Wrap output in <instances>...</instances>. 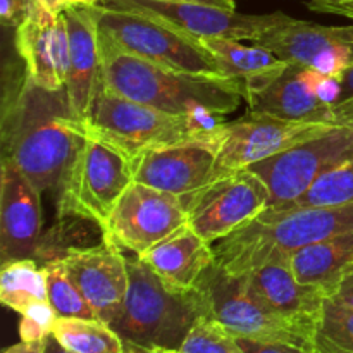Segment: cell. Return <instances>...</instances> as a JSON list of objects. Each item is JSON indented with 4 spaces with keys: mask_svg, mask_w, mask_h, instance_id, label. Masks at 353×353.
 <instances>
[{
    "mask_svg": "<svg viewBox=\"0 0 353 353\" xmlns=\"http://www.w3.org/2000/svg\"><path fill=\"white\" fill-rule=\"evenodd\" d=\"M85 137L69 112L65 90L50 92L26 76L3 107L2 159L12 162L40 193L59 188Z\"/></svg>",
    "mask_w": 353,
    "mask_h": 353,
    "instance_id": "1",
    "label": "cell"
},
{
    "mask_svg": "<svg viewBox=\"0 0 353 353\" xmlns=\"http://www.w3.org/2000/svg\"><path fill=\"white\" fill-rule=\"evenodd\" d=\"M100 52L107 88L164 112L219 123V117L233 114L245 99L243 85L236 79L162 68L121 50L102 34Z\"/></svg>",
    "mask_w": 353,
    "mask_h": 353,
    "instance_id": "2",
    "label": "cell"
},
{
    "mask_svg": "<svg viewBox=\"0 0 353 353\" xmlns=\"http://www.w3.org/2000/svg\"><path fill=\"white\" fill-rule=\"evenodd\" d=\"M353 231V203L341 207L268 209L219 240L216 262L233 276H247L261 265L288 261L296 250Z\"/></svg>",
    "mask_w": 353,
    "mask_h": 353,
    "instance_id": "3",
    "label": "cell"
},
{
    "mask_svg": "<svg viewBox=\"0 0 353 353\" xmlns=\"http://www.w3.org/2000/svg\"><path fill=\"white\" fill-rule=\"evenodd\" d=\"M128 293L112 330L130 347L179 350L200 317H207L199 290L178 292L165 285L140 257H126Z\"/></svg>",
    "mask_w": 353,
    "mask_h": 353,
    "instance_id": "4",
    "label": "cell"
},
{
    "mask_svg": "<svg viewBox=\"0 0 353 353\" xmlns=\"http://www.w3.org/2000/svg\"><path fill=\"white\" fill-rule=\"evenodd\" d=\"M216 124L134 102L114 93L100 79L92 109L81 126L86 133L109 141L137 159L145 152L203 134Z\"/></svg>",
    "mask_w": 353,
    "mask_h": 353,
    "instance_id": "5",
    "label": "cell"
},
{
    "mask_svg": "<svg viewBox=\"0 0 353 353\" xmlns=\"http://www.w3.org/2000/svg\"><path fill=\"white\" fill-rule=\"evenodd\" d=\"M133 181L134 159L86 133L59 185V217H76L102 228Z\"/></svg>",
    "mask_w": 353,
    "mask_h": 353,
    "instance_id": "6",
    "label": "cell"
},
{
    "mask_svg": "<svg viewBox=\"0 0 353 353\" xmlns=\"http://www.w3.org/2000/svg\"><path fill=\"white\" fill-rule=\"evenodd\" d=\"M92 9L100 34L121 50L174 71L224 76L214 55L196 38L133 10L100 3Z\"/></svg>",
    "mask_w": 353,
    "mask_h": 353,
    "instance_id": "7",
    "label": "cell"
},
{
    "mask_svg": "<svg viewBox=\"0 0 353 353\" xmlns=\"http://www.w3.org/2000/svg\"><path fill=\"white\" fill-rule=\"evenodd\" d=\"M207 317L223 324L234 336L283 341L316 350V326L288 319L250 295L241 276L228 274L214 262L196 285Z\"/></svg>",
    "mask_w": 353,
    "mask_h": 353,
    "instance_id": "8",
    "label": "cell"
},
{
    "mask_svg": "<svg viewBox=\"0 0 353 353\" xmlns=\"http://www.w3.org/2000/svg\"><path fill=\"white\" fill-rule=\"evenodd\" d=\"M353 157V128L333 124L272 157L248 165L269 190V207L281 209L296 202L330 169Z\"/></svg>",
    "mask_w": 353,
    "mask_h": 353,
    "instance_id": "9",
    "label": "cell"
},
{
    "mask_svg": "<svg viewBox=\"0 0 353 353\" xmlns=\"http://www.w3.org/2000/svg\"><path fill=\"white\" fill-rule=\"evenodd\" d=\"M188 224L209 243L230 236L269 207V190L250 169L217 174L183 196Z\"/></svg>",
    "mask_w": 353,
    "mask_h": 353,
    "instance_id": "10",
    "label": "cell"
},
{
    "mask_svg": "<svg viewBox=\"0 0 353 353\" xmlns=\"http://www.w3.org/2000/svg\"><path fill=\"white\" fill-rule=\"evenodd\" d=\"M185 224L188 214L183 196L133 181L100 233L105 243L140 257Z\"/></svg>",
    "mask_w": 353,
    "mask_h": 353,
    "instance_id": "11",
    "label": "cell"
},
{
    "mask_svg": "<svg viewBox=\"0 0 353 353\" xmlns=\"http://www.w3.org/2000/svg\"><path fill=\"white\" fill-rule=\"evenodd\" d=\"M330 123H296L248 110L240 119L217 123V174L247 169L323 133Z\"/></svg>",
    "mask_w": 353,
    "mask_h": 353,
    "instance_id": "12",
    "label": "cell"
},
{
    "mask_svg": "<svg viewBox=\"0 0 353 353\" xmlns=\"http://www.w3.org/2000/svg\"><path fill=\"white\" fill-rule=\"evenodd\" d=\"M100 6L110 9L133 10L155 17L190 37L202 38H233V40L254 41L276 23L285 19L286 14H241L238 10L183 0H103Z\"/></svg>",
    "mask_w": 353,
    "mask_h": 353,
    "instance_id": "13",
    "label": "cell"
},
{
    "mask_svg": "<svg viewBox=\"0 0 353 353\" xmlns=\"http://www.w3.org/2000/svg\"><path fill=\"white\" fill-rule=\"evenodd\" d=\"M254 43L269 48L290 65L316 69L338 79L353 64V24L324 26L285 16Z\"/></svg>",
    "mask_w": 353,
    "mask_h": 353,
    "instance_id": "14",
    "label": "cell"
},
{
    "mask_svg": "<svg viewBox=\"0 0 353 353\" xmlns=\"http://www.w3.org/2000/svg\"><path fill=\"white\" fill-rule=\"evenodd\" d=\"M216 126L134 159V181L178 196L202 188L217 176Z\"/></svg>",
    "mask_w": 353,
    "mask_h": 353,
    "instance_id": "15",
    "label": "cell"
},
{
    "mask_svg": "<svg viewBox=\"0 0 353 353\" xmlns=\"http://www.w3.org/2000/svg\"><path fill=\"white\" fill-rule=\"evenodd\" d=\"M62 259L97 319L112 326L123 312L130 283L126 255L102 241V245L69 248Z\"/></svg>",
    "mask_w": 353,
    "mask_h": 353,
    "instance_id": "16",
    "label": "cell"
},
{
    "mask_svg": "<svg viewBox=\"0 0 353 353\" xmlns=\"http://www.w3.org/2000/svg\"><path fill=\"white\" fill-rule=\"evenodd\" d=\"M41 193L10 161L0 168V255L2 262L34 259L41 243Z\"/></svg>",
    "mask_w": 353,
    "mask_h": 353,
    "instance_id": "17",
    "label": "cell"
},
{
    "mask_svg": "<svg viewBox=\"0 0 353 353\" xmlns=\"http://www.w3.org/2000/svg\"><path fill=\"white\" fill-rule=\"evenodd\" d=\"M16 48L26 76L50 92L65 90L69 72V34L64 14H54L33 3L30 14L16 28Z\"/></svg>",
    "mask_w": 353,
    "mask_h": 353,
    "instance_id": "18",
    "label": "cell"
},
{
    "mask_svg": "<svg viewBox=\"0 0 353 353\" xmlns=\"http://www.w3.org/2000/svg\"><path fill=\"white\" fill-rule=\"evenodd\" d=\"M69 34V72L65 97L71 116L83 124L92 109L102 79L100 31L92 6H71L62 10Z\"/></svg>",
    "mask_w": 353,
    "mask_h": 353,
    "instance_id": "19",
    "label": "cell"
},
{
    "mask_svg": "<svg viewBox=\"0 0 353 353\" xmlns=\"http://www.w3.org/2000/svg\"><path fill=\"white\" fill-rule=\"evenodd\" d=\"M241 278L250 295L272 312L317 327L327 295L296 279L290 261L269 262Z\"/></svg>",
    "mask_w": 353,
    "mask_h": 353,
    "instance_id": "20",
    "label": "cell"
},
{
    "mask_svg": "<svg viewBox=\"0 0 353 353\" xmlns=\"http://www.w3.org/2000/svg\"><path fill=\"white\" fill-rule=\"evenodd\" d=\"M140 259L168 286L178 292H192L216 262V254L212 243L203 240L190 224H185Z\"/></svg>",
    "mask_w": 353,
    "mask_h": 353,
    "instance_id": "21",
    "label": "cell"
},
{
    "mask_svg": "<svg viewBox=\"0 0 353 353\" xmlns=\"http://www.w3.org/2000/svg\"><path fill=\"white\" fill-rule=\"evenodd\" d=\"M245 100L252 112L268 114L296 123L334 124L333 107L321 102L312 90L309 68L288 65L276 81L261 92L252 93Z\"/></svg>",
    "mask_w": 353,
    "mask_h": 353,
    "instance_id": "22",
    "label": "cell"
},
{
    "mask_svg": "<svg viewBox=\"0 0 353 353\" xmlns=\"http://www.w3.org/2000/svg\"><path fill=\"white\" fill-rule=\"evenodd\" d=\"M200 41L214 55L221 72L243 85L245 99L276 81L290 65L257 43L243 45L233 38H202Z\"/></svg>",
    "mask_w": 353,
    "mask_h": 353,
    "instance_id": "23",
    "label": "cell"
},
{
    "mask_svg": "<svg viewBox=\"0 0 353 353\" xmlns=\"http://www.w3.org/2000/svg\"><path fill=\"white\" fill-rule=\"evenodd\" d=\"M288 261L296 279L331 296L353 271V231L300 248Z\"/></svg>",
    "mask_w": 353,
    "mask_h": 353,
    "instance_id": "24",
    "label": "cell"
},
{
    "mask_svg": "<svg viewBox=\"0 0 353 353\" xmlns=\"http://www.w3.org/2000/svg\"><path fill=\"white\" fill-rule=\"evenodd\" d=\"M48 300L47 272L34 259H17L2 264L0 302L10 310L23 314L28 307Z\"/></svg>",
    "mask_w": 353,
    "mask_h": 353,
    "instance_id": "25",
    "label": "cell"
},
{
    "mask_svg": "<svg viewBox=\"0 0 353 353\" xmlns=\"http://www.w3.org/2000/svg\"><path fill=\"white\" fill-rule=\"evenodd\" d=\"M52 336L72 353H124L126 343L107 323L83 317H57Z\"/></svg>",
    "mask_w": 353,
    "mask_h": 353,
    "instance_id": "26",
    "label": "cell"
},
{
    "mask_svg": "<svg viewBox=\"0 0 353 353\" xmlns=\"http://www.w3.org/2000/svg\"><path fill=\"white\" fill-rule=\"evenodd\" d=\"M47 272L48 302L54 307L59 317H83V319H97L95 312L86 302L85 295L72 279L64 259L57 257L43 265Z\"/></svg>",
    "mask_w": 353,
    "mask_h": 353,
    "instance_id": "27",
    "label": "cell"
},
{
    "mask_svg": "<svg viewBox=\"0 0 353 353\" xmlns=\"http://www.w3.org/2000/svg\"><path fill=\"white\" fill-rule=\"evenodd\" d=\"M317 353H353V307L327 296L316 331Z\"/></svg>",
    "mask_w": 353,
    "mask_h": 353,
    "instance_id": "28",
    "label": "cell"
},
{
    "mask_svg": "<svg viewBox=\"0 0 353 353\" xmlns=\"http://www.w3.org/2000/svg\"><path fill=\"white\" fill-rule=\"evenodd\" d=\"M353 203V157L324 172L290 207H341Z\"/></svg>",
    "mask_w": 353,
    "mask_h": 353,
    "instance_id": "29",
    "label": "cell"
},
{
    "mask_svg": "<svg viewBox=\"0 0 353 353\" xmlns=\"http://www.w3.org/2000/svg\"><path fill=\"white\" fill-rule=\"evenodd\" d=\"M181 353H245L236 336L210 317H200L183 341Z\"/></svg>",
    "mask_w": 353,
    "mask_h": 353,
    "instance_id": "30",
    "label": "cell"
},
{
    "mask_svg": "<svg viewBox=\"0 0 353 353\" xmlns=\"http://www.w3.org/2000/svg\"><path fill=\"white\" fill-rule=\"evenodd\" d=\"M57 312L50 305L48 300L38 302L34 305L28 307L21 314L19 321V336L23 341H40L47 340L52 336L55 321H57Z\"/></svg>",
    "mask_w": 353,
    "mask_h": 353,
    "instance_id": "31",
    "label": "cell"
},
{
    "mask_svg": "<svg viewBox=\"0 0 353 353\" xmlns=\"http://www.w3.org/2000/svg\"><path fill=\"white\" fill-rule=\"evenodd\" d=\"M236 340L245 353H317L316 350L296 347L292 343H283V341H261L243 336H236Z\"/></svg>",
    "mask_w": 353,
    "mask_h": 353,
    "instance_id": "32",
    "label": "cell"
},
{
    "mask_svg": "<svg viewBox=\"0 0 353 353\" xmlns=\"http://www.w3.org/2000/svg\"><path fill=\"white\" fill-rule=\"evenodd\" d=\"M31 0H0V19L7 28H17L30 14Z\"/></svg>",
    "mask_w": 353,
    "mask_h": 353,
    "instance_id": "33",
    "label": "cell"
},
{
    "mask_svg": "<svg viewBox=\"0 0 353 353\" xmlns=\"http://www.w3.org/2000/svg\"><path fill=\"white\" fill-rule=\"evenodd\" d=\"M307 7L314 12L333 14L353 21V0H309Z\"/></svg>",
    "mask_w": 353,
    "mask_h": 353,
    "instance_id": "34",
    "label": "cell"
},
{
    "mask_svg": "<svg viewBox=\"0 0 353 353\" xmlns=\"http://www.w3.org/2000/svg\"><path fill=\"white\" fill-rule=\"evenodd\" d=\"M330 299H333L334 302L341 303V305L353 307V271L345 276V279L340 283L336 292H334Z\"/></svg>",
    "mask_w": 353,
    "mask_h": 353,
    "instance_id": "35",
    "label": "cell"
},
{
    "mask_svg": "<svg viewBox=\"0 0 353 353\" xmlns=\"http://www.w3.org/2000/svg\"><path fill=\"white\" fill-rule=\"evenodd\" d=\"M333 121L334 124L353 128V99L341 100L333 107Z\"/></svg>",
    "mask_w": 353,
    "mask_h": 353,
    "instance_id": "36",
    "label": "cell"
},
{
    "mask_svg": "<svg viewBox=\"0 0 353 353\" xmlns=\"http://www.w3.org/2000/svg\"><path fill=\"white\" fill-rule=\"evenodd\" d=\"M47 340H40V341L21 340L19 343L12 345V347H9L7 350H3V353H45V350H47Z\"/></svg>",
    "mask_w": 353,
    "mask_h": 353,
    "instance_id": "37",
    "label": "cell"
},
{
    "mask_svg": "<svg viewBox=\"0 0 353 353\" xmlns=\"http://www.w3.org/2000/svg\"><path fill=\"white\" fill-rule=\"evenodd\" d=\"M31 3H34V6L41 7L45 10H50L54 14H61L65 9L64 0H31Z\"/></svg>",
    "mask_w": 353,
    "mask_h": 353,
    "instance_id": "38",
    "label": "cell"
},
{
    "mask_svg": "<svg viewBox=\"0 0 353 353\" xmlns=\"http://www.w3.org/2000/svg\"><path fill=\"white\" fill-rule=\"evenodd\" d=\"M183 2H200V3H209V6L224 7V9L236 10V2H234V0H183Z\"/></svg>",
    "mask_w": 353,
    "mask_h": 353,
    "instance_id": "39",
    "label": "cell"
},
{
    "mask_svg": "<svg viewBox=\"0 0 353 353\" xmlns=\"http://www.w3.org/2000/svg\"><path fill=\"white\" fill-rule=\"evenodd\" d=\"M45 353H72L69 350H65L62 345H59V341L55 340L54 336H48L47 340V350H45Z\"/></svg>",
    "mask_w": 353,
    "mask_h": 353,
    "instance_id": "40",
    "label": "cell"
},
{
    "mask_svg": "<svg viewBox=\"0 0 353 353\" xmlns=\"http://www.w3.org/2000/svg\"><path fill=\"white\" fill-rule=\"evenodd\" d=\"M103 0H64L65 7L71 6H99Z\"/></svg>",
    "mask_w": 353,
    "mask_h": 353,
    "instance_id": "41",
    "label": "cell"
},
{
    "mask_svg": "<svg viewBox=\"0 0 353 353\" xmlns=\"http://www.w3.org/2000/svg\"><path fill=\"white\" fill-rule=\"evenodd\" d=\"M124 353H164L161 350H145V348H137V347H130L126 345V352Z\"/></svg>",
    "mask_w": 353,
    "mask_h": 353,
    "instance_id": "42",
    "label": "cell"
},
{
    "mask_svg": "<svg viewBox=\"0 0 353 353\" xmlns=\"http://www.w3.org/2000/svg\"><path fill=\"white\" fill-rule=\"evenodd\" d=\"M161 352H164V353H181V352H176V350H161Z\"/></svg>",
    "mask_w": 353,
    "mask_h": 353,
    "instance_id": "43",
    "label": "cell"
}]
</instances>
